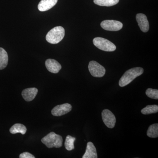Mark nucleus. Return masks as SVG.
<instances>
[{
  "label": "nucleus",
  "mask_w": 158,
  "mask_h": 158,
  "mask_svg": "<svg viewBox=\"0 0 158 158\" xmlns=\"http://www.w3.org/2000/svg\"><path fill=\"white\" fill-rule=\"evenodd\" d=\"M144 72V69L141 67H135L127 71L119 80V86L125 87L132 81L134 79L140 76Z\"/></svg>",
  "instance_id": "f257e3e1"
},
{
  "label": "nucleus",
  "mask_w": 158,
  "mask_h": 158,
  "mask_svg": "<svg viewBox=\"0 0 158 158\" xmlns=\"http://www.w3.org/2000/svg\"><path fill=\"white\" fill-rule=\"evenodd\" d=\"M41 142L48 148H59L62 146L63 139L62 136L52 132L44 137L41 139Z\"/></svg>",
  "instance_id": "f03ea898"
},
{
  "label": "nucleus",
  "mask_w": 158,
  "mask_h": 158,
  "mask_svg": "<svg viewBox=\"0 0 158 158\" xmlns=\"http://www.w3.org/2000/svg\"><path fill=\"white\" fill-rule=\"evenodd\" d=\"M65 36V30L63 27L58 26L49 31L46 36L47 41L52 44H57L63 39Z\"/></svg>",
  "instance_id": "7ed1b4c3"
},
{
  "label": "nucleus",
  "mask_w": 158,
  "mask_h": 158,
  "mask_svg": "<svg viewBox=\"0 0 158 158\" xmlns=\"http://www.w3.org/2000/svg\"><path fill=\"white\" fill-rule=\"evenodd\" d=\"M93 42L94 44L101 50L106 52H113L116 50V45L108 40L97 37L93 39Z\"/></svg>",
  "instance_id": "20e7f679"
},
{
  "label": "nucleus",
  "mask_w": 158,
  "mask_h": 158,
  "mask_svg": "<svg viewBox=\"0 0 158 158\" xmlns=\"http://www.w3.org/2000/svg\"><path fill=\"white\" fill-rule=\"evenodd\" d=\"M88 69L91 75L95 77H102L106 73V69L98 62L90 61L88 65Z\"/></svg>",
  "instance_id": "39448f33"
},
{
  "label": "nucleus",
  "mask_w": 158,
  "mask_h": 158,
  "mask_svg": "<svg viewBox=\"0 0 158 158\" xmlns=\"http://www.w3.org/2000/svg\"><path fill=\"white\" fill-rule=\"evenodd\" d=\"M101 26L104 30L111 31H119L122 28V23L114 20H106L102 22Z\"/></svg>",
  "instance_id": "423d86ee"
},
{
  "label": "nucleus",
  "mask_w": 158,
  "mask_h": 158,
  "mask_svg": "<svg viewBox=\"0 0 158 158\" xmlns=\"http://www.w3.org/2000/svg\"><path fill=\"white\" fill-rule=\"evenodd\" d=\"M102 118L105 124L109 128H113L115 127L116 118L114 114L110 110H104L102 113Z\"/></svg>",
  "instance_id": "0eeeda50"
},
{
  "label": "nucleus",
  "mask_w": 158,
  "mask_h": 158,
  "mask_svg": "<svg viewBox=\"0 0 158 158\" xmlns=\"http://www.w3.org/2000/svg\"><path fill=\"white\" fill-rule=\"evenodd\" d=\"M72 109V106L69 104H63L55 106L52 110V114L55 116H62L70 112Z\"/></svg>",
  "instance_id": "6e6552de"
},
{
  "label": "nucleus",
  "mask_w": 158,
  "mask_h": 158,
  "mask_svg": "<svg viewBox=\"0 0 158 158\" xmlns=\"http://www.w3.org/2000/svg\"><path fill=\"white\" fill-rule=\"evenodd\" d=\"M136 20L138 26L142 32L146 33L149 30V25L146 15L142 13H139L136 15Z\"/></svg>",
  "instance_id": "1a4fd4ad"
},
{
  "label": "nucleus",
  "mask_w": 158,
  "mask_h": 158,
  "mask_svg": "<svg viewBox=\"0 0 158 158\" xmlns=\"http://www.w3.org/2000/svg\"><path fill=\"white\" fill-rule=\"evenodd\" d=\"M45 66L50 72L57 73L62 69V66L59 62L55 59H48L46 61Z\"/></svg>",
  "instance_id": "9d476101"
},
{
  "label": "nucleus",
  "mask_w": 158,
  "mask_h": 158,
  "mask_svg": "<svg viewBox=\"0 0 158 158\" xmlns=\"http://www.w3.org/2000/svg\"><path fill=\"white\" fill-rule=\"evenodd\" d=\"M38 93V89L35 88H28L24 89L22 92L24 99L27 102L33 100Z\"/></svg>",
  "instance_id": "9b49d317"
},
{
  "label": "nucleus",
  "mask_w": 158,
  "mask_h": 158,
  "mask_svg": "<svg viewBox=\"0 0 158 158\" xmlns=\"http://www.w3.org/2000/svg\"><path fill=\"white\" fill-rule=\"evenodd\" d=\"M58 2V0H41L38 5L40 11H48L54 7Z\"/></svg>",
  "instance_id": "f8f14e48"
},
{
  "label": "nucleus",
  "mask_w": 158,
  "mask_h": 158,
  "mask_svg": "<svg viewBox=\"0 0 158 158\" xmlns=\"http://www.w3.org/2000/svg\"><path fill=\"white\" fill-rule=\"evenodd\" d=\"M83 158H97L98 155L96 148L91 142L87 143V148L85 154L82 156Z\"/></svg>",
  "instance_id": "ddd939ff"
},
{
  "label": "nucleus",
  "mask_w": 158,
  "mask_h": 158,
  "mask_svg": "<svg viewBox=\"0 0 158 158\" xmlns=\"http://www.w3.org/2000/svg\"><path fill=\"white\" fill-rule=\"evenodd\" d=\"M8 60L9 57L7 52L2 48L0 47V70L6 68L8 65Z\"/></svg>",
  "instance_id": "4468645a"
},
{
  "label": "nucleus",
  "mask_w": 158,
  "mask_h": 158,
  "mask_svg": "<svg viewBox=\"0 0 158 158\" xmlns=\"http://www.w3.org/2000/svg\"><path fill=\"white\" fill-rule=\"evenodd\" d=\"M27 128L24 125L20 123H16L12 126L10 129V132L12 134L21 133L24 135L27 132Z\"/></svg>",
  "instance_id": "2eb2a0df"
},
{
  "label": "nucleus",
  "mask_w": 158,
  "mask_h": 158,
  "mask_svg": "<svg viewBox=\"0 0 158 158\" xmlns=\"http://www.w3.org/2000/svg\"><path fill=\"white\" fill-rule=\"evenodd\" d=\"M118 2L119 0H94V2L96 5L106 7L115 6Z\"/></svg>",
  "instance_id": "dca6fc26"
},
{
  "label": "nucleus",
  "mask_w": 158,
  "mask_h": 158,
  "mask_svg": "<svg viewBox=\"0 0 158 158\" xmlns=\"http://www.w3.org/2000/svg\"><path fill=\"white\" fill-rule=\"evenodd\" d=\"M147 136L149 138H157L158 137V124L155 123L150 126L147 132Z\"/></svg>",
  "instance_id": "f3484780"
},
{
  "label": "nucleus",
  "mask_w": 158,
  "mask_h": 158,
  "mask_svg": "<svg viewBox=\"0 0 158 158\" xmlns=\"http://www.w3.org/2000/svg\"><path fill=\"white\" fill-rule=\"evenodd\" d=\"M158 112V105H148L141 110V113L144 115L156 113Z\"/></svg>",
  "instance_id": "a211bd4d"
},
{
  "label": "nucleus",
  "mask_w": 158,
  "mask_h": 158,
  "mask_svg": "<svg viewBox=\"0 0 158 158\" xmlns=\"http://www.w3.org/2000/svg\"><path fill=\"white\" fill-rule=\"evenodd\" d=\"M76 138L70 135H67L65 142V147L66 150L71 151L74 149V143L75 141Z\"/></svg>",
  "instance_id": "6ab92c4d"
},
{
  "label": "nucleus",
  "mask_w": 158,
  "mask_h": 158,
  "mask_svg": "<svg viewBox=\"0 0 158 158\" xmlns=\"http://www.w3.org/2000/svg\"><path fill=\"white\" fill-rule=\"evenodd\" d=\"M146 95L150 98L154 99H158V90L157 89H153L152 88H148L146 90Z\"/></svg>",
  "instance_id": "aec40b11"
},
{
  "label": "nucleus",
  "mask_w": 158,
  "mask_h": 158,
  "mask_svg": "<svg viewBox=\"0 0 158 158\" xmlns=\"http://www.w3.org/2000/svg\"><path fill=\"white\" fill-rule=\"evenodd\" d=\"M20 158H35V156L30 153L25 152L22 153L19 155Z\"/></svg>",
  "instance_id": "412c9836"
}]
</instances>
